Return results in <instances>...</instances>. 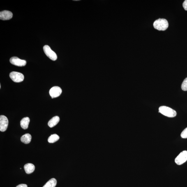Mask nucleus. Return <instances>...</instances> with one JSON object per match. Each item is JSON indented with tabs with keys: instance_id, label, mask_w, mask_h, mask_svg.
<instances>
[{
	"instance_id": "nucleus-13",
	"label": "nucleus",
	"mask_w": 187,
	"mask_h": 187,
	"mask_svg": "<svg viewBox=\"0 0 187 187\" xmlns=\"http://www.w3.org/2000/svg\"><path fill=\"white\" fill-rule=\"evenodd\" d=\"M32 137L30 134L26 133L22 136L21 138V140L22 142L25 144H28L30 142Z\"/></svg>"
},
{
	"instance_id": "nucleus-16",
	"label": "nucleus",
	"mask_w": 187,
	"mask_h": 187,
	"mask_svg": "<svg viewBox=\"0 0 187 187\" xmlns=\"http://www.w3.org/2000/svg\"><path fill=\"white\" fill-rule=\"evenodd\" d=\"M181 88L182 90L187 91V77L184 79L182 84Z\"/></svg>"
},
{
	"instance_id": "nucleus-14",
	"label": "nucleus",
	"mask_w": 187,
	"mask_h": 187,
	"mask_svg": "<svg viewBox=\"0 0 187 187\" xmlns=\"http://www.w3.org/2000/svg\"><path fill=\"white\" fill-rule=\"evenodd\" d=\"M57 181L56 179L54 178H52L49 180L43 187H55Z\"/></svg>"
},
{
	"instance_id": "nucleus-3",
	"label": "nucleus",
	"mask_w": 187,
	"mask_h": 187,
	"mask_svg": "<svg viewBox=\"0 0 187 187\" xmlns=\"http://www.w3.org/2000/svg\"><path fill=\"white\" fill-rule=\"evenodd\" d=\"M43 50L46 56L53 61L57 59V56L56 53L52 50L49 45H45L43 47Z\"/></svg>"
},
{
	"instance_id": "nucleus-15",
	"label": "nucleus",
	"mask_w": 187,
	"mask_h": 187,
	"mask_svg": "<svg viewBox=\"0 0 187 187\" xmlns=\"http://www.w3.org/2000/svg\"><path fill=\"white\" fill-rule=\"evenodd\" d=\"M60 137L56 134H54L49 137L48 139V142L50 143H53L59 140Z\"/></svg>"
},
{
	"instance_id": "nucleus-18",
	"label": "nucleus",
	"mask_w": 187,
	"mask_h": 187,
	"mask_svg": "<svg viewBox=\"0 0 187 187\" xmlns=\"http://www.w3.org/2000/svg\"><path fill=\"white\" fill-rule=\"evenodd\" d=\"M183 6L184 10L187 11V0H186L183 3Z\"/></svg>"
},
{
	"instance_id": "nucleus-8",
	"label": "nucleus",
	"mask_w": 187,
	"mask_h": 187,
	"mask_svg": "<svg viewBox=\"0 0 187 187\" xmlns=\"http://www.w3.org/2000/svg\"><path fill=\"white\" fill-rule=\"evenodd\" d=\"M62 92V91L60 87L58 86H54L51 88L49 94L52 98H57L60 96Z\"/></svg>"
},
{
	"instance_id": "nucleus-5",
	"label": "nucleus",
	"mask_w": 187,
	"mask_h": 187,
	"mask_svg": "<svg viewBox=\"0 0 187 187\" xmlns=\"http://www.w3.org/2000/svg\"><path fill=\"white\" fill-rule=\"evenodd\" d=\"M187 160V151H183L179 153L175 159V162L178 165H181Z\"/></svg>"
},
{
	"instance_id": "nucleus-12",
	"label": "nucleus",
	"mask_w": 187,
	"mask_h": 187,
	"mask_svg": "<svg viewBox=\"0 0 187 187\" xmlns=\"http://www.w3.org/2000/svg\"><path fill=\"white\" fill-rule=\"evenodd\" d=\"M30 122L29 118L25 117L23 118L20 122L21 127L24 130L27 129L29 126Z\"/></svg>"
},
{
	"instance_id": "nucleus-4",
	"label": "nucleus",
	"mask_w": 187,
	"mask_h": 187,
	"mask_svg": "<svg viewBox=\"0 0 187 187\" xmlns=\"http://www.w3.org/2000/svg\"><path fill=\"white\" fill-rule=\"evenodd\" d=\"M10 76L12 80L15 82H22L24 78V76L22 74L15 72H11Z\"/></svg>"
},
{
	"instance_id": "nucleus-9",
	"label": "nucleus",
	"mask_w": 187,
	"mask_h": 187,
	"mask_svg": "<svg viewBox=\"0 0 187 187\" xmlns=\"http://www.w3.org/2000/svg\"><path fill=\"white\" fill-rule=\"evenodd\" d=\"M13 13L8 10H3L0 12V19L2 20H8L13 17Z\"/></svg>"
},
{
	"instance_id": "nucleus-1",
	"label": "nucleus",
	"mask_w": 187,
	"mask_h": 187,
	"mask_svg": "<svg viewBox=\"0 0 187 187\" xmlns=\"http://www.w3.org/2000/svg\"><path fill=\"white\" fill-rule=\"evenodd\" d=\"M153 26L155 29L159 31H165L168 27V23L166 19H159L155 21Z\"/></svg>"
},
{
	"instance_id": "nucleus-7",
	"label": "nucleus",
	"mask_w": 187,
	"mask_h": 187,
	"mask_svg": "<svg viewBox=\"0 0 187 187\" xmlns=\"http://www.w3.org/2000/svg\"><path fill=\"white\" fill-rule=\"evenodd\" d=\"M8 120L6 116L1 115L0 116V131L4 132L8 128Z\"/></svg>"
},
{
	"instance_id": "nucleus-11",
	"label": "nucleus",
	"mask_w": 187,
	"mask_h": 187,
	"mask_svg": "<svg viewBox=\"0 0 187 187\" xmlns=\"http://www.w3.org/2000/svg\"><path fill=\"white\" fill-rule=\"evenodd\" d=\"M60 121V118L58 116H55L52 118L48 123V126L50 128H53L57 125Z\"/></svg>"
},
{
	"instance_id": "nucleus-6",
	"label": "nucleus",
	"mask_w": 187,
	"mask_h": 187,
	"mask_svg": "<svg viewBox=\"0 0 187 187\" xmlns=\"http://www.w3.org/2000/svg\"><path fill=\"white\" fill-rule=\"evenodd\" d=\"M10 62L12 64L19 67L25 66L26 64L25 60L21 59L16 56H13L10 58Z\"/></svg>"
},
{
	"instance_id": "nucleus-2",
	"label": "nucleus",
	"mask_w": 187,
	"mask_h": 187,
	"mask_svg": "<svg viewBox=\"0 0 187 187\" xmlns=\"http://www.w3.org/2000/svg\"><path fill=\"white\" fill-rule=\"evenodd\" d=\"M159 112L169 118L175 117L177 114V113L175 110L170 107L165 106H163L159 107Z\"/></svg>"
},
{
	"instance_id": "nucleus-19",
	"label": "nucleus",
	"mask_w": 187,
	"mask_h": 187,
	"mask_svg": "<svg viewBox=\"0 0 187 187\" xmlns=\"http://www.w3.org/2000/svg\"><path fill=\"white\" fill-rule=\"evenodd\" d=\"M16 187H28L27 185L25 184H21L17 186Z\"/></svg>"
},
{
	"instance_id": "nucleus-10",
	"label": "nucleus",
	"mask_w": 187,
	"mask_h": 187,
	"mask_svg": "<svg viewBox=\"0 0 187 187\" xmlns=\"http://www.w3.org/2000/svg\"><path fill=\"white\" fill-rule=\"evenodd\" d=\"M24 168L26 174H30L34 172L35 167L32 164L28 163L24 165Z\"/></svg>"
},
{
	"instance_id": "nucleus-17",
	"label": "nucleus",
	"mask_w": 187,
	"mask_h": 187,
	"mask_svg": "<svg viewBox=\"0 0 187 187\" xmlns=\"http://www.w3.org/2000/svg\"><path fill=\"white\" fill-rule=\"evenodd\" d=\"M181 137L183 138H187V128L185 129L182 132Z\"/></svg>"
}]
</instances>
